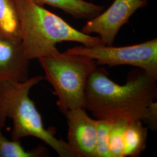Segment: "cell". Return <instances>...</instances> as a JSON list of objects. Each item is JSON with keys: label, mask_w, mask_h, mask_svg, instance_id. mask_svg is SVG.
Returning <instances> with one entry per match:
<instances>
[{"label": "cell", "mask_w": 157, "mask_h": 157, "mask_svg": "<svg viewBox=\"0 0 157 157\" xmlns=\"http://www.w3.org/2000/svg\"><path fill=\"white\" fill-rule=\"evenodd\" d=\"M0 32L12 38L22 40L15 0H0Z\"/></svg>", "instance_id": "11"}, {"label": "cell", "mask_w": 157, "mask_h": 157, "mask_svg": "<svg viewBox=\"0 0 157 157\" xmlns=\"http://www.w3.org/2000/svg\"><path fill=\"white\" fill-rule=\"evenodd\" d=\"M29 61L22 40L10 37L0 32V82H25L29 78Z\"/></svg>", "instance_id": "8"}, {"label": "cell", "mask_w": 157, "mask_h": 157, "mask_svg": "<svg viewBox=\"0 0 157 157\" xmlns=\"http://www.w3.org/2000/svg\"><path fill=\"white\" fill-rule=\"evenodd\" d=\"M112 122L108 120L97 119L96 157H111L108 143Z\"/></svg>", "instance_id": "14"}, {"label": "cell", "mask_w": 157, "mask_h": 157, "mask_svg": "<svg viewBox=\"0 0 157 157\" xmlns=\"http://www.w3.org/2000/svg\"><path fill=\"white\" fill-rule=\"evenodd\" d=\"M2 128L0 125V157H37L46 155L45 150L42 147L27 150L19 141L8 139L3 135Z\"/></svg>", "instance_id": "12"}, {"label": "cell", "mask_w": 157, "mask_h": 157, "mask_svg": "<svg viewBox=\"0 0 157 157\" xmlns=\"http://www.w3.org/2000/svg\"><path fill=\"white\" fill-rule=\"evenodd\" d=\"M66 52L88 56L94 60L97 65L139 67L149 76L157 79V39L124 47L80 45L69 48Z\"/></svg>", "instance_id": "5"}, {"label": "cell", "mask_w": 157, "mask_h": 157, "mask_svg": "<svg viewBox=\"0 0 157 157\" xmlns=\"http://www.w3.org/2000/svg\"><path fill=\"white\" fill-rule=\"evenodd\" d=\"M44 77L39 75L25 82L7 80L0 82V125L6 118L13 121L12 140L32 136L50 146L61 157H78L67 142L55 136L53 129H46L39 112L29 97L30 89Z\"/></svg>", "instance_id": "3"}, {"label": "cell", "mask_w": 157, "mask_h": 157, "mask_svg": "<svg viewBox=\"0 0 157 157\" xmlns=\"http://www.w3.org/2000/svg\"><path fill=\"white\" fill-rule=\"evenodd\" d=\"M83 108L64 112L68 125L67 143L78 157H96L97 119Z\"/></svg>", "instance_id": "7"}, {"label": "cell", "mask_w": 157, "mask_h": 157, "mask_svg": "<svg viewBox=\"0 0 157 157\" xmlns=\"http://www.w3.org/2000/svg\"><path fill=\"white\" fill-rule=\"evenodd\" d=\"M19 17L22 43L29 60L50 56L58 51L56 44L77 42L84 46L102 45L99 37L74 28L62 17L32 0H15Z\"/></svg>", "instance_id": "2"}, {"label": "cell", "mask_w": 157, "mask_h": 157, "mask_svg": "<svg viewBox=\"0 0 157 157\" xmlns=\"http://www.w3.org/2000/svg\"><path fill=\"white\" fill-rule=\"evenodd\" d=\"M147 4V0H114L106 11L89 20L82 32L97 34L102 45H113L119 30L136 12Z\"/></svg>", "instance_id": "6"}, {"label": "cell", "mask_w": 157, "mask_h": 157, "mask_svg": "<svg viewBox=\"0 0 157 157\" xmlns=\"http://www.w3.org/2000/svg\"><path fill=\"white\" fill-rule=\"evenodd\" d=\"M147 130L141 121L130 122L124 137L122 157H137L145 150Z\"/></svg>", "instance_id": "10"}, {"label": "cell", "mask_w": 157, "mask_h": 157, "mask_svg": "<svg viewBox=\"0 0 157 157\" xmlns=\"http://www.w3.org/2000/svg\"><path fill=\"white\" fill-rule=\"evenodd\" d=\"M45 78L53 87L63 113L83 108L87 80L98 65L88 56L59 51L50 56L39 59Z\"/></svg>", "instance_id": "4"}, {"label": "cell", "mask_w": 157, "mask_h": 157, "mask_svg": "<svg viewBox=\"0 0 157 157\" xmlns=\"http://www.w3.org/2000/svg\"><path fill=\"white\" fill-rule=\"evenodd\" d=\"M40 6L48 5L59 9L76 19L90 20L104 11V6L85 0H32Z\"/></svg>", "instance_id": "9"}, {"label": "cell", "mask_w": 157, "mask_h": 157, "mask_svg": "<svg viewBox=\"0 0 157 157\" xmlns=\"http://www.w3.org/2000/svg\"><path fill=\"white\" fill-rule=\"evenodd\" d=\"M130 122L127 119H120L112 122L108 143L111 157H122L124 137Z\"/></svg>", "instance_id": "13"}, {"label": "cell", "mask_w": 157, "mask_h": 157, "mask_svg": "<svg viewBox=\"0 0 157 157\" xmlns=\"http://www.w3.org/2000/svg\"><path fill=\"white\" fill-rule=\"evenodd\" d=\"M157 79L143 71L126 84H117L103 68L97 67L87 80L83 108L97 119L145 121L157 128Z\"/></svg>", "instance_id": "1"}]
</instances>
